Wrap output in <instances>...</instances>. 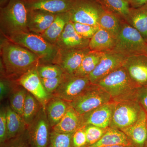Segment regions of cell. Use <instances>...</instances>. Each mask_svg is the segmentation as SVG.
Returning a JSON list of instances; mask_svg holds the SVG:
<instances>
[{
    "label": "cell",
    "mask_w": 147,
    "mask_h": 147,
    "mask_svg": "<svg viewBox=\"0 0 147 147\" xmlns=\"http://www.w3.org/2000/svg\"><path fill=\"white\" fill-rule=\"evenodd\" d=\"M1 71L2 76L17 80L40 64L39 58L23 46L1 35Z\"/></svg>",
    "instance_id": "1"
},
{
    "label": "cell",
    "mask_w": 147,
    "mask_h": 147,
    "mask_svg": "<svg viewBox=\"0 0 147 147\" xmlns=\"http://www.w3.org/2000/svg\"><path fill=\"white\" fill-rule=\"evenodd\" d=\"M29 9L25 0H10L0 8L1 35L6 38L29 32L28 28Z\"/></svg>",
    "instance_id": "2"
},
{
    "label": "cell",
    "mask_w": 147,
    "mask_h": 147,
    "mask_svg": "<svg viewBox=\"0 0 147 147\" xmlns=\"http://www.w3.org/2000/svg\"><path fill=\"white\" fill-rule=\"evenodd\" d=\"M96 84L104 89L116 102L135 99L139 88L123 66L112 71Z\"/></svg>",
    "instance_id": "3"
},
{
    "label": "cell",
    "mask_w": 147,
    "mask_h": 147,
    "mask_svg": "<svg viewBox=\"0 0 147 147\" xmlns=\"http://www.w3.org/2000/svg\"><path fill=\"white\" fill-rule=\"evenodd\" d=\"M7 38L34 53L39 58L40 64L53 63L59 50L56 45L47 42L40 35L31 32L13 35Z\"/></svg>",
    "instance_id": "4"
},
{
    "label": "cell",
    "mask_w": 147,
    "mask_h": 147,
    "mask_svg": "<svg viewBox=\"0 0 147 147\" xmlns=\"http://www.w3.org/2000/svg\"><path fill=\"white\" fill-rule=\"evenodd\" d=\"M147 42L137 30L122 20L113 51L125 57L144 54Z\"/></svg>",
    "instance_id": "5"
},
{
    "label": "cell",
    "mask_w": 147,
    "mask_h": 147,
    "mask_svg": "<svg viewBox=\"0 0 147 147\" xmlns=\"http://www.w3.org/2000/svg\"><path fill=\"white\" fill-rule=\"evenodd\" d=\"M112 101L111 96L104 89L96 84H92L83 93L68 102L76 112L83 115Z\"/></svg>",
    "instance_id": "6"
},
{
    "label": "cell",
    "mask_w": 147,
    "mask_h": 147,
    "mask_svg": "<svg viewBox=\"0 0 147 147\" xmlns=\"http://www.w3.org/2000/svg\"><path fill=\"white\" fill-rule=\"evenodd\" d=\"M143 108L135 99L115 102L110 127L121 130L134 124Z\"/></svg>",
    "instance_id": "7"
},
{
    "label": "cell",
    "mask_w": 147,
    "mask_h": 147,
    "mask_svg": "<svg viewBox=\"0 0 147 147\" xmlns=\"http://www.w3.org/2000/svg\"><path fill=\"white\" fill-rule=\"evenodd\" d=\"M103 9L98 0H76L69 11L70 21L99 26V18Z\"/></svg>",
    "instance_id": "8"
},
{
    "label": "cell",
    "mask_w": 147,
    "mask_h": 147,
    "mask_svg": "<svg viewBox=\"0 0 147 147\" xmlns=\"http://www.w3.org/2000/svg\"><path fill=\"white\" fill-rule=\"evenodd\" d=\"M51 130L45 108L42 107L34 120L27 127V134L32 146L49 147Z\"/></svg>",
    "instance_id": "9"
},
{
    "label": "cell",
    "mask_w": 147,
    "mask_h": 147,
    "mask_svg": "<svg viewBox=\"0 0 147 147\" xmlns=\"http://www.w3.org/2000/svg\"><path fill=\"white\" fill-rule=\"evenodd\" d=\"M92 84L88 76L66 74L64 79L53 96L70 102L85 92Z\"/></svg>",
    "instance_id": "10"
},
{
    "label": "cell",
    "mask_w": 147,
    "mask_h": 147,
    "mask_svg": "<svg viewBox=\"0 0 147 147\" xmlns=\"http://www.w3.org/2000/svg\"><path fill=\"white\" fill-rule=\"evenodd\" d=\"M125 58L113 50L104 53L99 63L88 76L90 82L92 84H96L112 71L122 66Z\"/></svg>",
    "instance_id": "11"
},
{
    "label": "cell",
    "mask_w": 147,
    "mask_h": 147,
    "mask_svg": "<svg viewBox=\"0 0 147 147\" xmlns=\"http://www.w3.org/2000/svg\"><path fill=\"white\" fill-rule=\"evenodd\" d=\"M36 67L24 74L16 81L17 84L32 94L45 108L53 96L45 90L37 71Z\"/></svg>",
    "instance_id": "12"
},
{
    "label": "cell",
    "mask_w": 147,
    "mask_h": 147,
    "mask_svg": "<svg viewBox=\"0 0 147 147\" xmlns=\"http://www.w3.org/2000/svg\"><path fill=\"white\" fill-rule=\"evenodd\" d=\"M90 51L89 47L73 50L59 49L52 63L59 66L64 73L72 75L79 68L84 57Z\"/></svg>",
    "instance_id": "13"
},
{
    "label": "cell",
    "mask_w": 147,
    "mask_h": 147,
    "mask_svg": "<svg viewBox=\"0 0 147 147\" xmlns=\"http://www.w3.org/2000/svg\"><path fill=\"white\" fill-rule=\"evenodd\" d=\"M123 67L138 87L147 86V55L140 54L125 58Z\"/></svg>",
    "instance_id": "14"
},
{
    "label": "cell",
    "mask_w": 147,
    "mask_h": 147,
    "mask_svg": "<svg viewBox=\"0 0 147 147\" xmlns=\"http://www.w3.org/2000/svg\"><path fill=\"white\" fill-rule=\"evenodd\" d=\"M90 39L83 38L76 31L71 21L67 24L55 45L61 50L81 49L89 47Z\"/></svg>",
    "instance_id": "15"
},
{
    "label": "cell",
    "mask_w": 147,
    "mask_h": 147,
    "mask_svg": "<svg viewBox=\"0 0 147 147\" xmlns=\"http://www.w3.org/2000/svg\"><path fill=\"white\" fill-rule=\"evenodd\" d=\"M115 102L114 101L101 105L82 115L84 125H92L107 128L110 127Z\"/></svg>",
    "instance_id": "16"
},
{
    "label": "cell",
    "mask_w": 147,
    "mask_h": 147,
    "mask_svg": "<svg viewBox=\"0 0 147 147\" xmlns=\"http://www.w3.org/2000/svg\"><path fill=\"white\" fill-rule=\"evenodd\" d=\"M147 114L142 110L137 121L121 129L134 147H145L147 144Z\"/></svg>",
    "instance_id": "17"
},
{
    "label": "cell",
    "mask_w": 147,
    "mask_h": 147,
    "mask_svg": "<svg viewBox=\"0 0 147 147\" xmlns=\"http://www.w3.org/2000/svg\"><path fill=\"white\" fill-rule=\"evenodd\" d=\"M30 10L38 9L57 14L71 10L76 0H25Z\"/></svg>",
    "instance_id": "18"
},
{
    "label": "cell",
    "mask_w": 147,
    "mask_h": 147,
    "mask_svg": "<svg viewBox=\"0 0 147 147\" xmlns=\"http://www.w3.org/2000/svg\"><path fill=\"white\" fill-rule=\"evenodd\" d=\"M57 14L38 9H29L28 28L29 32L41 34L50 27Z\"/></svg>",
    "instance_id": "19"
},
{
    "label": "cell",
    "mask_w": 147,
    "mask_h": 147,
    "mask_svg": "<svg viewBox=\"0 0 147 147\" xmlns=\"http://www.w3.org/2000/svg\"><path fill=\"white\" fill-rule=\"evenodd\" d=\"M69 106L68 102L56 96H52L48 100L45 109L52 128L60 121Z\"/></svg>",
    "instance_id": "20"
},
{
    "label": "cell",
    "mask_w": 147,
    "mask_h": 147,
    "mask_svg": "<svg viewBox=\"0 0 147 147\" xmlns=\"http://www.w3.org/2000/svg\"><path fill=\"white\" fill-rule=\"evenodd\" d=\"M84 126L82 115L70 105L60 121L52 129L61 133H71Z\"/></svg>",
    "instance_id": "21"
},
{
    "label": "cell",
    "mask_w": 147,
    "mask_h": 147,
    "mask_svg": "<svg viewBox=\"0 0 147 147\" xmlns=\"http://www.w3.org/2000/svg\"><path fill=\"white\" fill-rule=\"evenodd\" d=\"M116 39L109 32L100 27L90 39L89 48L91 51L102 53L112 51L115 46Z\"/></svg>",
    "instance_id": "22"
},
{
    "label": "cell",
    "mask_w": 147,
    "mask_h": 147,
    "mask_svg": "<svg viewBox=\"0 0 147 147\" xmlns=\"http://www.w3.org/2000/svg\"><path fill=\"white\" fill-rule=\"evenodd\" d=\"M70 21L69 11L57 14L55 20L50 27L44 32L40 35L47 42L55 45L67 24Z\"/></svg>",
    "instance_id": "23"
},
{
    "label": "cell",
    "mask_w": 147,
    "mask_h": 147,
    "mask_svg": "<svg viewBox=\"0 0 147 147\" xmlns=\"http://www.w3.org/2000/svg\"><path fill=\"white\" fill-rule=\"evenodd\" d=\"M6 110L7 141L23 134L26 130L27 127L22 117L13 111L10 106H7Z\"/></svg>",
    "instance_id": "24"
},
{
    "label": "cell",
    "mask_w": 147,
    "mask_h": 147,
    "mask_svg": "<svg viewBox=\"0 0 147 147\" xmlns=\"http://www.w3.org/2000/svg\"><path fill=\"white\" fill-rule=\"evenodd\" d=\"M126 22L137 30L147 40V4L139 7L130 9Z\"/></svg>",
    "instance_id": "25"
},
{
    "label": "cell",
    "mask_w": 147,
    "mask_h": 147,
    "mask_svg": "<svg viewBox=\"0 0 147 147\" xmlns=\"http://www.w3.org/2000/svg\"><path fill=\"white\" fill-rule=\"evenodd\" d=\"M119 145L133 146L123 131L109 127L105 134L98 142L85 147H105Z\"/></svg>",
    "instance_id": "26"
},
{
    "label": "cell",
    "mask_w": 147,
    "mask_h": 147,
    "mask_svg": "<svg viewBox=\"0 0 147 147\" xmlns=\"http://www.w3.org/2000/svg\"><path fill=\"white\" fill-rule=\"evenodd\" d=\"M122 19L115 13L104 8L99 19V26L117 38L121 28Z\"/></svg>",
    "instance_id": "27"
},
{
    "label": "cell",
    "mask_w": 147,
    "mask_h": 147,
    "mask_svg": "<svg viewBox=\"0 0 147 147\" xmlns=\"http://www.w3.org/2000/svg\"><path fill=\"white\" fill-rule=\"evenodd\" d=\"M104 53L90 50L84 57L80 66L74 75L80 76H88L99 63Z\"/></svg>",
    "instance_id": "28"
},
{
    "label": "cell",
    "mask_w": 147,
    "mask_h": 147,
    "mask_svg": "<svg viewBox=\"0 0 147 147\" xmlns=\"http://www.w3.org/2000/svg\"><path fill=\"white\" fill-rule=\"evenodd\" d=\"M103 8L115 13L125 21L131 8L126 0H98Z\"/></svg>",
    "instance_id": "29"
},
{
    "label": "cell",
    "mask_w": 147,
    "mask_h": 147,
    "mask_svg": "<svg viewBox=\"0 0 147 147\" xmlns=\"http://www.w3.org/2000/svg\"><path fill=\"white\" fill-rule=\"evenodd\" d=\"M42 107L39 101L28 91L22 116L27 127L34 120Z\"/></svg>",
    "instance_id": "30"
},
{
    "label": "cell",
    "mask_w": 147,
    "mask_h": 147,
    "mask_svg": "<svg viewBox=\"0 0 147 147\" xmlns=\"http://www.w3.org/2000/svg\"><path fill=\"white\" fill-rule=\"evenodd\" d=\"M27 92L28 91L25 88L17 83L12 90L9 98L11 108L21 117Z\"/></svg>",
    "instance_id": "31"
},
{
    "label": "cell",
    "mask_w": 147,
    "mask_h": 147,
    "mask_svg": "<svg viewBox=\"0 0 147 147\" xmlns=\"http://www.w3.org/2000/svg\"><path fill=\"white\" fill-rule=\"evenodd\" d=\"M36 69L41 79H53L65 74L59 66L53 63L40 64Z\"/></svg>",
    "instance_id": "32"
},
{
    "label": "cell",
    "mask_w": 147,
    "mask_h": 147,
    "mask_svg": "<svg viewBox=\"0 0 147 147\" xmlns=\"http://www.w3.org/2000/svg\"><path fill=\"white\" fill-rule=\"evenodd\" d=\"M73 134L61 133L52 129L48 147H72L71 140Z\"/></svg>",
    "instance_id": "33"
},
{
    "label": "cell",
    "mask_w": 147,
    "mask_h": 147,
    "mask_svg": "<svg viewBox=\"0 0 147 147\" xmlns=\"http://www.w3.org/2000/svg\"><path fill=\"white\" fill-rule=\"evenodd\" d=\"M108 128H101L92 125H85L87 138L86 146L93 144L98 142L105 134Z\"/></svg>",
    "instance_id": "34"
},
{
    "label": "cell",
    "mask_w": 147,
    "mask_h": 147,
    "mask_svg": "<svg viewBox=\"0 0 147 147\" xmlns=\"http://www.w3.org/2000/svg\"><path fill=\"white\" fill-rule=\"evenodd\" d=\"M72 23L76 32L85 39H90L100 28L97 26L79 23Z\"/></svg>",
    "instance_id": "35"
},
{
    "label": "cell",
    "mask_w": 147,
    "mask_h": 147,
    "mask_svg": "<svg viewBox=\"0 0 147 147\" xmlns=\"http://www.w3.org/2000/svg\"><path fill=\"white\" fill-rule=\"evenodd\" d=\"M1 147H32L29 142L26 130L23 134L0 145Z\"/></svg>",
    "instance_id": "36"
},
{
    "label": "cell",
    "mask_w": 147,
    "mask_h": 147,
    "mask_svg": "<svg viewBox=\"0 0 147 147\" xmlns=\"http://www.w3.org/2000/svg\"><path fill=\"white\" fill-rule=\"evenodd\" d=\"M66 74H64L61 76H58L53 79H41L42 85L46 91L49 94L53 96V94L63 82L66 76Z\"/></svg>",
    "instance_id": "37"
},
{
    "label": "cell",
    "mask_w": 147,
    "mask_h": 147,
    "mask_svg": "<svg viewBox=\"0 0 147 147\" xmlns=\"http://www.w3.org/2000/svg\"><path fill=\"white\" fill-rule=\"evenodd\" d=\"M17 84L16 80L5 76L1 77L0 82V98L2 100L7 95L9 92L12 91Z\"/></svg>",
    "instance_id": "38"
},
{
    "label": "cell",
    "mask_w": 147,
    "mask_h": 147,
    "mask_svg": "<svg viewBox=\"0 0 147 147\" xmlns=\"http://www.w3.org/2000/svg\"><path fill=\"white\" fill-rule=\"evenodd\" d=\"M71 141L72 147H85L87 146V138L85 126L74 132Z\"/></svg>",
    "instance_id": "39"
},
{
    "label": "cell",
    "mask_w": 147,
    "mask_h": 147,
    "mask_svg": "<svg viewBox=\"0 0 147 147\" xmlns=\"http://www.w3.org/2000/svg\"><path fill=\"white\" fill-rule=\"evenodd\" d=\"M7 139L6 110L2 108L0 112V145L4 143Z\"/></svg>",
    "instance_id": "40"
},
{
    "label": "cell",
    "mask_w": 147,
    "mask_h": 147,
    "mask_svg": "<svg viewBox=\"0 0 147 147\" xmlns=\"http://www.w3.org/2000/svg\"><path fill=\"white\" fill-rule=\"evenodd\" d=\"M135 98L147 114V86L138 89Z\"/></svg>",
    "instance_id": "41"
},
{
    "label": "cell",
    "mask_w": 147,
    "mask_h": 147,
    "mask_svg": "<svg viewBox=\"0 0 147 147\" xmlns=\"http://www.w3.org/2000/svg\"><path fill=\"white\" fill-rule=\"evenodd\" d=\"M131 7L136 8L147 4V0H127Z\"/></svg>",
    "instance_id": "42"
},
{
    "label": "cell",
    "mask_w": 147,
    "mask_h": 147,
    "mask_svg": "<svg viewBox=\"0 0 147 147\" xmlns=\"http://www.w3.org/2000/svg\"><path fill=\"white\" fill-rule=\"evenodd\" d=\"M10 0H0V8L4 7L6 5Z\"/></svg>",
    "instance_id": "43"
},
{
    "label": "cell",
    "mask_w": 147,
    "mask_h": 147,
    "mask_svg": "<svg viewBox=\"0 0 147 147\" xmlns=\"http://www.w3.org/2000/svg\"><path fill=\"white\" fill-rule=\"evenodd\" d=\"M105 147H134L133 146H128V145H114V146H109Z\"/></svg>",
    "instance_id": "44"
},
{
    "label": "cell",
    "mask_w": 147,
    "mask_h": 147,
    "mask_svg": "<svg viewBox=\"0 0 147 147\" xmlns=\"http://www.w3.org/2000/svg\"><path fill=\"white\" fill-rule=\"evenodd\" d=\"M144 54L147 55V42L146 43V48H145V50Z\"/></svg>",
    "instance_id": "45"
},
{
    "label": "cell",
    "mask_w": 147,
    "mask_h": 147,
    "mask_svg": "<svg viewBox=\"0 0 147 147\" xmlns=\"http://www.w3.org/2000/svg\"><path fill=\"white\" fill-rule=\"evenodd\" d=\"M145 147H147V144L146 145V146H145Z\"/></svg>",
    "instance_id": "46"
},
{
    "label": "cell",
    "mask_w": 147,
    "mask_h": 147,
    "mask_svg": "<svg viewBox=\"0 0 147 147\" xmlns=\"http://www.w3.org/2000/svg\"></svg>",
    "instance_id": "47"
},
{
    "label": "cell",
    "mask_w": 147,
    "mask_h": 147,
    "mask_svg": "<svg viewBox=\"0 0 147 147\" xmlns=\"http://www.w3.org/2000/svg\"><path fill=\"white\" fill-rule=\"evenodd\" d=\"M126 1H127V0H126Z\"/></svg>",
    "instance_id": "48"
},
{
    "label": "cell",
    "mask_w": 147,
    "mask_h": 147,
    "mask_svg": "<svg viewBox=\"0 0 147 147\" xmlns=\"http://www.w3.org/2000/svg\"><path fill=\"white\" fill-rule=\"evenodd\" d=\"M146 42H147V40H146Z\"/></svg>",
    "instance_id": "49"
},
{
    "label": "cell",
    "mask_w": 147,
    "mask_h": 147,
    "mask_svg": "<svg viewBox=\"0 0 147 147\" xmlns=\"http://www.w3.org/2000/svg\"></svg>",
    "instance_id": "50"
}]
</instances>
